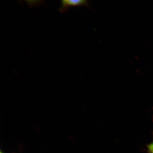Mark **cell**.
I'll use <instances>...</instances> for the list:
<instances>
[{
	"mask_svg": "<svg viewBox=\"0 0 153 153\" xmlns=\"http://www.w3.org/2000/svg\"><path fill=\"white\" fill-rule=\"evenodd\" d=\"M148 153H153V141L147 146Z\"/></svg>",
	"mask_w": 153,
	"mask_h": 153,
	"instance_id": "obj_2",
	"label": "cell"
},
{
	"mask_svg": "<svg viewBox=\"0 0 153 153\" xmlns=\"http://www.w3.org/2000/svg\"><path fill=\"white\" fill-rule=\"evenodd\" d=\"M61 5L59 8L60 13H64L68 10V8L72 6H85L89 7L88 1L85 0L80 1H68L63 0L61 1Z\"/></svg>",
	"mask_w": 153,
	"mask_h": 153,
	"instance_id": "obj_1",
	"label": "cell"
},
{
	"mask_svg": "<svg viewBox=\"0 0 153 153\" xmlns=\"http://www.w3.org/2000/svg\"><path fill=\"white\" fill-rule=\"evenodd\" d=\"M0 153H3L2 152H0Z\"/></svg>",
	"mask_w": 153,
	"mask_h": 153,
	"instance_id": "obj_3",
	"label": "cell"
}]
</instances>
